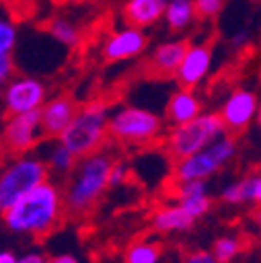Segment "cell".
<instances>
[{"mask_svg":"<svg viewBox=\"0 0 261 263\" xmlns=\"http://www.w3.org/2000/svg\"><path fill=\"white\" fill-rule=\"evenodd\" d=\"M9 232L29 238H44L63 223L65 205L61 186L50 178L25 192L3 215Z\"/></svg>","mask_w":261,"mask_h":263,"instance_id":"1","label":"cell"},{"mask_svg":"<svg viewBox=\"0 0 261 263\" xmlns=\"http://www.w3.org/2000/svg\"><path fill=\"white\" fill-rule=\"evenodd\" d=\"M113 159L111 151L101 148L76 161L73 170L65 178L67 182L61 188L65 215L84 219L94 211L109 188V170Z\"/></svg>","mask_w":261,"mask_h":263,"instance_id":"2","label":"cell"},{"mask_svg":"<svg viewBox=\"0 0 261 263\" xmlns=\"http://www.w3.org/2000/svg\"><path fill=\"white\" fill-rule=\"evenodd\" d=\"M109 113L111 107L107 101L92 98V101L78 107L73 119L61 132L57 140L67 146L78 159L105 148V144L109 142Z\"/></svg>","mask_w":261,"mask_h":263,"instance_id":"3","label":"cell"},{"mask_svg":"<svg viewBox=\"0 0 261 263\" xmlns=\"http://www.w3.org/2000/svg\"><path fill=\"white\" fill-rule=\"evenodd\" d=\"M109 140L125 146H148L163 136V119L151 109L125 105L109 113Z\"/></svg>","mask_w":261,"mask_h":263,"instance_id":"4","label":"cell"},{"mask_svg":"<svg viewBox=\"0 0 261 263\" xmlns=\"http://www.w3.org/2000/svg\"><path fill=\"white\" fill-rule=\"evenodd\" d=\"M236 151H238L236 138L230 134H221L205 148L174 161V182L209 180L236 157Z\"/></svg>","mask_w":261,"mask_h":263,"instance_id":"5","label":"cell"},{"mask_svg":"<svg viewBox=\"0 0 261 263\" xmlns=\"http://www.w3.org/2000/svg\"><path fill=\"white\" fill-rule=\"evenodd\" d=\"M48 176L50 174L42 157L31 153L13 155V161L0 170V215Z\"/></svg>","mask_w":261,"mask_h":263,"instance_id":"6","label":"cell"},{"mask_svg":"<svg viewBox=\"0 0 261 263\" xmlns=\"http://www.w3.org/2000/svg\"><path fill=\"white\" fill-rule=\"evenodd\" d=\"M221 134H226V129L217 113H201L186 123L172 125V129L163 138V142H165L167 155L174 161H178L182 157H188L192 153L205 148L209 142H213Z\"/></svg>","mask_w":261,"mask_h":263,"instance_id":"7","label":"cell"},{"mask_svg":"<svg viewBox=\"0 0 261 263\" xmlns=\"http://www.w3.org/2000/svg\"><path fill=\"white\" fill-rule=\"evenodd\" d=\"M48 98V88L34 76H13L0 92V105L7 115L38 111Z\"/></svg>","mask_w":261,"mask_h":263,"instance_id":"8","label":"cell"},{"mask_svg":"<svg viewBox=\"0 0 261 263\" xmlns=\"http://www.w3.org/2000/svg\"><path fill=\"white\" fill-rule=\"evenodd\" d=\"M38 111L7 115L3 132H0V144H3L5 153H9V155H23V153L34 151L40 144V140L44 136H42L40 113Z\"/></svg>","mask_w":261,"mask_h":263,"instance_id":"9","label":"cell"},{"mask_svg":"<svg viewBox=\"0 0 261 263\" xmlns=\"http://www.w3.org/2000/svg\"><path fill=\"white\" fill-rule=\"evenodd\" d=\"M259 113V98L249 88H236L228 94L223 105L219 107V121L226 129V134L238 138L240 134L253 125Z\"/></svg>","mask_w":261,"mask_h":263,"instance_id":"10","label":"cell"},{"mask_svg":"<svg viewBox=\"0 0 261 263\" xmlns=\"http://www.w3.org/2000/svg\"><path fill=\"white\" fill-rule=\"evenodd\" d=\"M213 65V52L211 46L205 42H188L186 52L174 73L180 88H199L207 76L211 73Z\"/></svg>","mask_w":261,"mask_h":263,"instance_id":"11","label":"cell"},{"mask_svg":"<svg viewBox=\"0 0 261 263\" xmlns=\"http://www.w3.org/2000/svg\"><path fill=\"white\" fill-rule=\"evenodd\" d=\"M148 46V36L144 29L134 25H123L113 29L103 42V59L109 63H121L129 59H138Z\"/></svg>","mask_w":261,"mask_h":263,"instance_id":"12","label":"cell"},{"mask_svg":"<svg viewBox=\"0 0 261 263\" xmlns=\"http://www.w3.org/2000/svg\"><path fill=\"white\" fill-rule=\"evenodd\" d=\"M78 103L71 96L61 94V96H52L46 98L44 105L40 107V127H42V136L44 138H59V134L69 125V121L73 119L76 111H78Z\"/></svg>","mask_w":261,"mask_h":263,"instance_id":"13","label":"cell"},{"mask_svg":"<svg viewBox=\"0 0 261 263\" xmlns=\"http://www.w3.org/2000/svg\"><path fill=\"white\" fill-rule=\"evenodd\" d=\"M176 203L194 219L199 221L211 211L213 199L209 194L207 180H186L176 182Z\"/></svg>","mask_w":261,"mask_h":263,"instance_id":"14","label":"cell"},{"mask_svg":"<svg viewBox=\"0 0 261 263\" xmlns=\"http://www.w3.org/2000/svg\"><path fill=\"white\" fill-rule=\"evenodd\" d=\"M188 40L186 38H172L155 46L151 59H148V71L153 78H172L178 69V65L186 52Z\"/></svg>","mask_w":261,"mask_h":263,"instance_id":"15","label":"cell"},{"mask_svg":"<svg viewBox=\"0 0 261 263\" xmlns=\"http://www.w3.org/2000/svg\"><path fill=\"white\" fill-rule=\"evenodd\" d=\"M201 113H203V101L192 88H178L176 92L170 94L165 103V121L170 125L186 123Z\"/></svg>","mask_w":261,"mask_h":263,"instance_id":"16","label":"cell"},{"mask_svg":"<svg viewBox=\"0 0 261 263\" xmlns=\"http://www.w3.org/2000/svg\"><path fill=\"white\" fill-rule=\"evenodd\" d=\"M219 201L226 205H259L261 203V178L257 172L247 174L238 182H228L219 190Z\"/></svg>","mask_w":261,"mask_h":263,"instance_id":"17","label":"cell"},{"mask_svg":"<svg viewBox=\"0 0 261 263\" xmlns=\"http://www.w3.org/2000/svg\"><path fill=\"white\" fill-rule=\"evenodd\" d=\"M167 0H127L123 5L121 17L125 25H134L140 29L153 27L163 19Z\"/></svg>","mask_w":261,"mask_h":263,"instance_id":"18","label":"cell"},{"mask_svg":"<svg viewBox=\"0 0 261 263\" xmlns=\"http://www.w3.org/2000/svg\"><path fill=\"white\" fill-rule=\"evenodd\" d=\"M151 226L159 234H180V232H188L194 226V219L178 203H174L159 207L151 215Z\"/></svg>","mask_w":261,"mask_h":263,"instance_id":"19","label":"cell"},{"mask_svg":"<svg viewBox=\"0 0 261 263\" xmlns=\"http://www.w3.org/2000/svg\"><path fill=\"white\" fill-rule=\"evenodd\" d=\"M197 11H194L192 0H167L165 3V11H163V21L170 27V31L180 34L186 31L188 27L194 25L197 21Z\"/></svg>","mask_w":261,"mask_h":263,"instance_id":"20","label":"cell"},{"mask_svg":"<svg viewBox=\"0 0 261 263\" xmlns=\"http://www.w3.org/2000/svg\"><path fill=\"white\" fill-rule=\"evenodd\" d=\"M163 245L153 238L134 240L123 251V263H163Z\"/></svg>","mask_w":261,"mask_h":263,"instance_id":"21","label":"cell"},{"mask_svg":"<svg viewBox=\"0 0 261 263\" xmlns=\"http://www.w3.org/2000/svg\"><path fill=\"white\" fill-rule=\"evenodd\" d=\"M48 34L52 40H57L61 46H67V48H76L82 42V27L63 15L52 17L48 21Z\"/></svg>","mask_w":261,"mask_h":263,"instance_id":"22","label":"cell"},{"mask_svg":"<svg viewBox=\"0 0 261 263\" xmlns=\"http://www.w3.org/2000/svg\"><path fill=\"white\" fill-rule=\"evenodd\" d=\"M76 161H78V157L65 144H61L59 140L48 148L46 159H44L46 167H48V174H54L57 178H67L69 172L76 165Z\"/></svg>","mask_w":261,"mask_h":263,"instance_id":"23","label":"cell"},{"mask_svg":"<svg viewBox=\"0 0 261 263\" xmlns=\"http://www.w3.org/2000/svg\"><path fill=\"white\" fill-rule=\"evenodd\" d=\"M247 249V242L236 236V234H226L219 236L213 247H211V255L217 263H232L234 259H238L243 255V251Z\"/></svg>","mask_w":261,"mask_h":263,"instance_id":"24","label":"cell"},{"mask_svg":"<svg viewBox=\"0 0 261 263\" xmlns=\"http://www.w3.org/2000/svg\"><path fill=\"white\" fill-rule=\"evenodd\" d=\"M17 40H19V31H17V25L5 17L0 15V52H11L17 48Z\"/></svg>","mask_w":261,"mask_h":263,"instance_id":"25","label":"cell"},{"mask_svg":"<svg viewBox=\"0 0 261 263\" xmlns=\"http://www.w3.org/2000/svg\"><path fill=\"white\" fill-rule=\"evenodd\" d=\"M129 174H132L129 163L115 157L113 163H111V170H109V188H117V186L125 184L129 180Z\"/></svg>","mask_w":261,"mask_h":263,"instance_id":"26","label":"cell"},{"mask_svg":"<svg viewBox=\"0 0 261 263\" xmlns=\"http://www.w3.org/2000/svg\"><path fill=\"white\" fill-rule=\"evenodd\" d=\"M194 11H197V17L201 19H215L221 11L226 0H192Z\"/></svg>","mask_w":261,"mask_h":263,"instance_id":"27","label":"cell"},{"mask_svg":"<svg viewBox=\"0 0 261 263\" xmlns=\"http://www.w3.org/2000/svg\"><path fill=\"white\" fill-rule=\"evenodd\" d=\"M17 71V63L11 52H0V88H3Z\"/></svg>","mask_w":261,"mask_h":263,"instance_id":"28","label":"cell"},{"mask_svg":"<svg viewBox=\"0 0 261 263\" xmlns=\"http://www.w3.org/2000/svg\"><path fill=\"white\" fill-rule=\"evenodd\" d=\"M182 263H217L211 255V251H205V249H197V251H190L184 255Z\"/></svg>","mask_w":261,"mask_h":263,"instance_id":"29","label":"cell"},{"mask_svg":"<svg viewBox=\"0 0 261 263\" xmlns=\"http://www.w3.org/2000/svg\"><path fill=\"white\" fill-rule=\"evenodd\" d=\"M44 255L40 251H29L25 255H19L17 257V263H44Z\"/></svg>","mask_w":261,"mask_h":263,"instance_id":"30","label":"cell"},{"mask_svg":"<svg viewBox=\"0 0 261 263\" xmlns=\"http://www.w3.org/2000/svg\"><path fill=\"white\" fill-rule=\"evenodd\" d=\"M44 263H80V259L71 253H61V255H52V257H46Z\"/></svg>","mask_w":261,"mask_h":263,"instance_id":"31","label":"cell"},{"mask_svg":"<svg viewBox=\"0 0 261 263\" xmlns=\"http://www.w3.org/2000/svg\"><path fill=\"white\" fill-rule=\"evenodd\" d=\"M0 263H17V255L13 251H0Z\"/></svg>","mask_w":261,"mask_h":263,"instance_id":"32","label":"cell"}]
</instances>
